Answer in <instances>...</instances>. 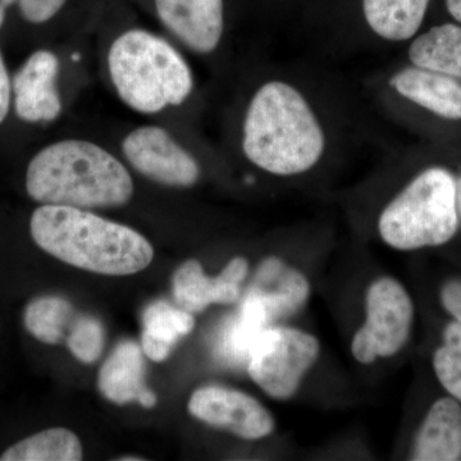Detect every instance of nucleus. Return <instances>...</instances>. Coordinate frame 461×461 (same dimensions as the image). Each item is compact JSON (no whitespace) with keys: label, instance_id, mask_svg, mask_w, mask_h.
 Returning <instances> with one entry per match:
<instances>
[{"label":"nucleus","instance_id":"1","mask_svg":"<svg viewBox=\"0 0 461 461\" xmlns=\"http://www.w3.org/2000/svg\"><path fill=\"white\" fill-rule=\"evenodd\" d=\"M362 112L348 85L317 66L264 63L245 72L224 121V148L281 180L321 172L353 149Z\"/></svg>","mask_w":461,"mask_h":461},{"label":"nucleus","instance_id":"2","mask_svg":"<svg viewBox=\"0 0 461 461\" xmlns=\"http://www.w3.org/2000/svg\"><path fill=\"white\" fill-rule=\"evenodd\" d=\"M99 59L109 89L133 113L191 126L204 104L186 51L167 35L124 27L99 41Z\"/></svg>","mask_w":461,"mask_h":461},{"label":"nucleus","instance_id":"3","mask_svg":"<svg viewBox=\"0 0 461 461\" xmlns=\"http://www.w3.org/2000/svg\"><path fill=\"white\" fill-rule=\"evenodd\" d=\"M25 186L38 204L94 212L122 208L135 194L132 169L113 147L74 135L50 142L30 159Z\"/></svg>","mask_w":461,"mask_h":461},{"label":"nucleus","instance_id":"4","mask_svg":"<svg viewBox=\"0 0 461 461\" xmlns=\"http://www.w3.org/2000/svg\"><path fill=\"white\" fill-rule=\"evenodd\" d=\"M30 235L60 262L98 275H135L154 259L153 245L139 230L87 209L39 205Z\"/></svg>","mask_w":461,"mask_h":461},{"label":"nucleus","instance_id":"5","mask_svg":"<svg viewBox=\"0 0 461 461\" xmlns=\"http://www.w3.org/2000/svg\"><path fill=\"white\" fill-rule=\"evenodd\" d=\"M460 226L457 177L447 167H423L382 204L379 238L396 250L447 244Z\"/></svg>","mask_w":461,"mask_h":461},{"label":"nucleus","instance_id":"6","mask_svg":"<svg viewBox=\"0 0 461 461\" xmlns=\"http://www.w3.org/2000/svg\"><path fill=\"white\" fill-rule=\"evenodd\" d=\"M113 148L133 173L171 189L196 186L215 149L190 126L163 121L124 130Z\"/></svg>","mask_w":461,"mask_h":461},{"label":"nucleus","instance_id":"7","mask_svg":"<svg viewBox=\"0 0 461 461\" xmlns=\"http://www.w3.org/2000/svg\"><path fill=\"white\" fill-rule=\"evenodd\" d=\"M366 96L390 120L418 117L461 124V83L411 63H390L364 78Z\"/></svg>","mask_w":461,"mask_h":461},{"label":"nucleus","instance_id":"8","mask_svg":"<svg viewBox=\"0 0 461 461\" xmlns=\"http://www.w3.org/2000/svg\"><path fill=\"white\" fill-rule=\"evenodd\" d=\"M166 35L217 75L230 67V26L226 0H153Z\"/></svg>","mask_w":461,"mask_h":461},{"label":"nucleus","instance_id":"9","mask_svg":"<svg viewBox=\"0 0 461 461\" xmlns=\"http://www.w3.org/2000/svg\"><path fill=\"white\" fill-rule=\"evenodd\" d=\"M74 56L41 48L26 58L12 76V108L18 120L30 124L57 122L69 107L74 85L67 78H81Z\"/></svg>","mask_w":461,"mask_h":461},{"label":"nucleus","instance_id":"10","mask_svg":"<svg viewBox=\"0 0 461 461\" xmlns=\"http://www.w3.org/2000/svg\"><path fill=\"white\" fill-rule=\"evenodd\" d=\"M320 357V342L304 330L268 327L258 336L248 360L251 379L267 395L290 399Z\"/></svg>","mask_w":461,"mask_h":461},{"label":"nucleus","instance_id":"11","mask_svg":"<svg viewBox=\"0 0 461 461\" xmlns=\"http://www.w3.org/2000/svg\"><path fill=\"white\" fill-rule=\"evenodd\" d=\"M366 321L355 333L351 353L362 364L399 353L411 336L414 305L408 291L393 278L373 282L366 293Z\"/></svg>","mask_w":461,"mask_h":461},{"label":"nucleus","instance_id":"12","mask_svg":"<svg viewBox=\"0 0 461 461\" xmlns=\"http://www.w3.org/2000/svg\"><path fill=\"white\" fill-rule=\"evenodd\" d=\"M432 0H359L341 54L384 53L409 44L423 30Z\"/></svg>","mask_w":461,"mask_h":461},{"label":"nucleus","instance_id":"13","mask_svg":"<svg viewBox=\"0 0 461 461\" xmlns=\"http://www.w3.org/2000/svg\"><path fill=\"white\" fill-rule=\"evenodd\" d=\"M187 409L196 420L245 439L264 438L275 429L272 414L262 403L248 393L230 388H198L191 395Z\"/></svg>","mask_w":461,"mask_h":461},{"label":"nucleus","instance_id":"14","mask_svg":"<svg viewBox=\"0 0 461 461\" xmlns=\"http://www.w3.org/2000/svg\"><path fill=\"white\" fill-rule=\"evenodd\" d=\"M248 271L245 258H233L220 276L212 278L198 260H187L173 276V297L189 313H200L212 304H232L241 295V284Z\"/></svg>","mask_w":461,"mask_h":461},{"label":"nucleus","instance_id":"15","mask_svg":"<svg viewBox=\"0 0 461 461\" xmlns=\"http://www.w3.org/2000/svg\"><path fill=\"white\" fill-rule=\"evenodd\" d=\"M311 287L303 273L280 258L271 257L258 268L247 294L269 323L293 317L308 300Z\"/></svg>","mask_w":461,"mask_h":461},{"label":"nucleus","instance_id":"16","mask_svg":"<svg viewBox=\"0 0 461 461\" xmlns=\"http://www.w3.org/2000/svg\"><path fill=\"white\" fill-rule=\"evenodd\" d=\"M411 459H461V405L454 397H442L432 403L415 438Z\"/></svg>","mask_w":461,"mask_h":461},{"label":"nucleus","instance_id":"17","mask_svg":"<svg viewBox=\"0 0 461 461\" xmlns=\"http://www.w3.org/2000/svg\"><path fill=\"white\" fill-rule=\"evenodd\" d=\"M405 62L461 83V25L453 21L421 30L406 45Z\"/></svg>","mask_w":461,"mask_h":461},{"label":"nucleus","instance_id":"18","mask_svg":"<svg viewBox=\"0 0 461 461\" xmlns=\"http://www.w3.org/2000/svg\"><path fill=\"white\" fill-rule=\"evenodd\" d=\"M144 351L133 341L120 342L100 368V393L117 405L138 402L145 390Z\"/></svg>","mask_w":461,"mask_h":461},{"label":"nucleus","instance_id":"19","mask_svg":"<svg viewBox=\"0 0 461 461\" xmlns=\"http://www.w3.org/2000/svg\"><path fill=\"white\" fill-rule=\"evenodd\" d=\"M195 326L193 314L167 302L151 303L142 313L141 348L149 359L165 362L178 339Z\"/></svg>","mask_w":461,"mask_h":461},{"label":"nucleus","instance_id":"20","mask_svg":"<svg viewBox=\"0 0 461 461\" xmlns=\"http://www.w3.org/2000/svg\"><path fill=\"white\" fill-rule=\"evenodd\" d=\"M83 455V446L74 432L50 429L11 446L0 461H80Z\"/></svg>","mask_w":461,"mask_h":461},{"label":"nucleus","instance_id":"21","mask_svg":"<svg viewBox=\"0 0 461 461\" xmlns=\"http://www.w3.org/2000/svg\"><path fill=\"white\" fill-rule=\"evenodd\" d=\"M75 320L74 306L60 296H39L27 304L23 314L25 329L33 339L47 345H58Z\"/></svg>","mask_w":461,"mask_h":461},{"label":"nucleus","instance_id":"22","mask_svg":"<svg viewBox=\"0 0 461 461\" xmlns=\"http://www.w3.org/2000/svg\"><path fill=\"white\" fill-rule=\"evenodd\" d=\"M433 369L439 384L461 402V323L451 321L444 330V345L433 355Z\"/></svg>","mask_w":461,"mask_h":461},{"label":"nucleus","instance_id":"23","mask_svg":"<svg viewBox=\"0 0 461 461\" xmlns=\"http://www.w3.org/2000/svg\"><path fill=\"white\" fill-rule=\"evenodd\" d=\"M66 339L67 346L76 359L91 364L99 359L104 348V327L102 321L91 315L75 317Z\"/></svg>","mask_w":461,"mask_h":461},{"label":"nucleus","instance_id":"24","mask_svg":"<svg viewBox=\"0 0 461 461\" xmlns=\"http://www.w3.org/2000/svg\"><path fill=\"white\" fill-rule=\"evenodd\" d=\"M68 0H16L18 12L30 25L41 26L56 20Z\"/></svg>","mask_w":461,"mask_h":461},{"label":"nucleus","instance_id":"25","mask_svg":"<svg viewBox=\"0 0 461 461\" xmlns=\"http://www.w3.org/2000/svg\"><path fill=\"white\" fill-rule=\"evenodd\" d=\"M12 109V76L5 56L0 51V126L5 122Z\"/></svg>","mask_w":461,"mask_h":461},{"label":"nucleus","instance_id":"26","mask_svg":"<svg viewBox=\"0 0 461 461\" xmlns=\"http://www.w3.org/2000/svg\"><path fill=\"white\" fill-rule=\"evenodd\" d=\"M441 303L454 320L461 323V281H450L442 287Z\"/></svg>","mask_w":461,"mask_h":461},{"label":"nucleus","instance_id":"27","mask_svg":"<svg viewBox=\"0 0 461 461\" xmlns=\"http://www.w3.org/2000/svg\"><path fill=\"white\" fill-rule=\"evenodd\" d=\"M445 7L454 23L461 25V0H445Z\"/></svg>","mask_w":461,"mask_h":461},{"label":"nucleus","instance_id":"28","mask_svg":"<svg viewBox=\"0 0 461 461\" xmlns=\"http://www.w3.org/2000/svg\"><path fill=\"white\" fill-rule=\"evenodd\" d=\"M138 402H140L144 408H153L157 403V396L153 391L149 390V388H145L142 391L141 395L139 396Z\"/></svg>","mask_w":461,"mask_h":461},{"label":"nucleus","instance_id":"29","mask_svg":"<svg viewBox=\"0 0 461 461\" xmlns=\"http://www.w3.org/2000/svg\"><path fill=\"white\" fill-rule=\"evenodd\" d=\"M16 5V0H0V29L5 26L7 21L8 11Z\"/></svg>","mask_w":461,"mask_h":461},{"label":"nucleus","instance_id":"30","mask_svg":"<svg viewBox=\"0 0 461 461\" xmlns=\"http://www.w3.org/2000/svg\"><path fill=\"white\" fill-rule=\"evenodd\" d=\"M457 209H459L461 221V176L460 177H457Z\"/></svg>","mask_w":461,"mask_h":461},{"label":"nucleus","instance_id":"31","mask_svg":"<svg viewBox=\"0 0 461 461\" xmlns=\"http://www.w3.org/2000/svg\"><path fill=\"white\" fill-rule=\"evenodd\" d=\"M118 460H121V461H141V460H144L142 459V457H126V456H123V457H120V459Z\"/></svg>","mask_w":461,"mask_h":461}]
</instances>
